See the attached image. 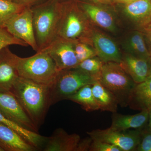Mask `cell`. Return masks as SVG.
I'll return each instance as SVG.
<instances>
[{
	"instance_id": "6da1fadb",
	"label": "cell",
	"mask_w": 151,
	"mask_h": 151,
	"mask_svg": "<svg viewBox=\"0 0 151 151\" xmlns=\"http://www.w3.org/2000/svg\"><path fill=\"white\" fill-rule=\"evenodd\" d=\"M11 92L38 131L51 106L50 86L19 76Z\"/></svg>"
},
{
	"instance_id": "7a4b0ae2",
	"label": "cell",
	"mask_w": 151,
	"mask_h": 151,
	"mask_svg": "<svg viewBox=\"0 0 151 151\" xmlns=\"http://www.w3.org/2000/svg\"><path fill=\"white\" fill-rule=\"evenodd\" d=\"M31 8L38 52L47 47L56 38L61 15V2L58 0H47Z\"/></svg>"
},
{
	"instance_id": "3957f363",
	"label": "cell",
	"mask_w": 151,
	"mask_h": 151,
	"mask_svg": "<svg viewBox=\"0 0 151 151\" xmlns=\"http://www.w3.org/2000/svg\"><path fill=\"white\" fill-rule=\"evenodd\" d=\"M61 2V15L56 37L73 42H85L87 34L86 15L76 0Z\"/></svg>"
},
{
	"instance_id": "277c9868",
	"label": "cell",
	"mask_w": 151,
	"mask_h": 151,
	"mask_svg": "<svg viewBox=\"0 0 151 151\" xmlns=\"http://www.w3.org/2000/svg\"><path fill=\"white\" fill-rule=\"evenodd\" d=\"M98 81L116 97L119 105H129L130 96L136 85L119 63H104Z\"/></svg>"
},
{
	"instance_id": "5b68a950",
	"label": "cell",
	"mask_w": 151,
	"mask_h": 151,
	"mask_svg": "<svg viewBox=\"0 0 151 151\" xmlns=\"http://www.w3.org/2000/svg\"><path fill=\"white\" fill-rule=\"evenodd\" d=\"M17 70L20 77L50 86L58 72L53 60L44 50L29 57H19Z\"/></svg>"
},
{
	"instance_id": "8992f818",
	"label": "cell",
	"mask_w": 151,
	"mask_h": 151,
	"mask_svg": "<svg viewBox=\"0 0 151 151\" xmlns=\"http://www.w3.org/2000/svg\"><path fill=\"white\" fill-rule=\"evenodd\" d=\"M97 81L89 73L77 68L58 71L54 81L50 86L51 105L68 100L83 86L92 85Z\"/></svg>"
},
{
	"instance_id": "52a82bcc",
	"label": "cell",
	"mask_w": 151,
	"mask_h": 151,
	"mask_svg": "<svg viewBox=\"0 0 151 151\" xmlns=\"http://www.w3.org/2000/svg\"><path fill=\"white\" fill-rule=\"evenodd\" d=\"M142 129L118 131L109 128L93 130L86 133L92 140L111 144L122 151H136L140 142Z\"/></svg>"
},
{
	"instance_id": "ba28073f",
	"label": "cell",
	"mask_w": 151,
	"mask_h": 151,
	"mask_svg": "<svg viewBox=\"0 0 151 151\" xmlns=\"http://www.w3.org/2000/svg\"><path fill=\"white\" fill-rule=\"evenodd\" d=\"M15 37L24 41L35 51H38L36 42L31 8L26 7L6 22L4 27Z\"/></svg>"
},
{
	"instance_id": "9c48e42d",
	"label": "cell",
	"mask_w": 151,
	"mask_h": 151,
	"mask_svg": "<svg viewBox=\"0 0 151 151\" xmlns=\"http://www.w3.org/2000/svg\"><path fill=\"white\" fill-rule=\"evenodd\" d=\"M42 50L46 52L51 57L58 71L76 67L79 63L76 56L73 42L56 37Z\"/></svg>"
},
{
	"instance_id": "30bf717a",
	"label": "cell",
	"mask_w": 151,
	"mask_h": 151,
	"mask_svg": "<svg viewBox=\"0 0 151 151\" xmlns=\"http://www.w3.org/2000/svg\"><path fill=\"white\" fill-rule=\"evenodd\" d=\"M0 112L21 127L38 132L37 129L12 92H0Z\"/></svg>"
},
{
	"instance_id": "8fae6325",
	"label": "cell",
	"mask_w": 151,
	"mask_h": 151,
	"mask_svg": "<svg viewBox=\"0 0 151 151\" xmlns=\"http://www.w3.org/2000/svg\"><path fill=\"white\" fill-rule=\"evenodd\" d=\"M18 58L8 47L0 50V92H11L19 76L17 70Z\"/></svg>"
},
{
	"instance_id": "7c38bea8",
	"label": "cell",
	"mask_w": 151,
	"mask_h": 151,
	"mask_svg": "<svg viewBox=\"0 0 151 151\" xmlns=\"http://www.w3.org/2000/svg\"><path fill=\"white\" fill-rule=\"evenodd\" d=\"M76 134H68L61 128L57 129L49 137H45L41 150L43 151H76L81 140Z\"/></svg>"
},
{
	"instance_id": "4fadbf2b",
	"label": "cell",
	"mask_w": 151,
	"mask_h": 151,
	"mask_svg": "<svg viewBox=\"0 0 151 151\" xmlns=\"http://www.w3.org/2000/svg\"><path fill=\"white\" fill-rule=\"evenodd\" d=\"M120 63L136 84L145 81L150 72L151 59L128 54L122 57Z\"/></svg>"
},
{
	"instance_id": "5bb4252c",
	"label": "cell",
	"mask_w": 151,
	"mask_h": 151,
	"mask_svg": "<svg viewBox=\"0 0 151 151\" xmlns=\"http://www.w3.org/2000/svg\"><path fill=\"white\" fill-rule=\"evenodd\" d=\"M92 40L96 54L102 62H121L122 55L117 45L111 38L97 32L92 35Z\"/></svg>"
},
{
	"instance_id": "9a60e30c",
	"label": "cell",
	"mask_w": 151,
	"mask_h": 151,
	"mask_svg": "<svg viewBox=\"0 0 151 151\" xmlns=\"http://www.w3.org/2000/svg\"><path fill=\"white\" fill-rule=\"evenodd\" d=\"M86 16L100 27L109 31L114 30L115 25L111 13L103 7L90 1L76 0ZM97 4V3H96Z\"/></svg>"
},
{
	"instance_id": "2e32d148",
	"label": "cell",
	"mask_w": 151,
	"mask_h": 151,
	"mask_svg": "<svg viewBox=\"0 0 151 151\" xmlns=\"http://www.w3.org/2000/svg\"><path fill=\"white\" fill-rule=\"evenodd\" d=\"M112 124L110 127L113 130L123 131L133 129H142L148 122L149 112L147 110H143L135 115H122L113 113Z\"/></svg>"
},
{
	"instance_id": "e0dca14e",
	"label": "cell",
	"mask_w": 151,
	"mask_h": 151,
	"mask_svg": "<svg viewBox=\"0 0 151 151\" xmlns=\"http://www.w3.org/2000/svg\"><path fill=\"white\" fill-rule=\"evenodd\" d=\"M0 146L6 151L37 150L11 128L0 124Z\"/></svg>"
},
{
	"instance_id": "ac0fdd59",
	"label": "cell",
	"mask_w": 151,
	"mask_h": 151,
	"mask_svg": "<svg viewBox=\"0 0 151 151\" xmlns=\"http://www.w3.org/2000/svg\"><path fill=\"white\" fill-rule=\"evenodd\" d=\"M128 106L133 110L140 111L151 108V72L145 81L135 85Z\"/></svg>"
},
{
	"instance_id": "d6986e66",
	"label": "cell",
	"mask_w": 151,
	"mask_h": 151,
	"mask_svg": "<svg viewBox=\"0 0 151 151\" xmlns=\"http://www.w3.org/2000/svg\"><path fill=\"white\" fill-rule=\"evenodd\" d=\"M119 4L122 6L127 16L132 19L146 24L145 25L151 21V0H136Z\"/></svg>"
},
{
	"instance_id": "ffe728a7",
	"label": "cell",
	"mask_w": 151,
	"mask_h": 151,
	"mask_svg": "<svg viewBox=\"0 0 151 151\" xmlns=\"http://www.w3.org/2000/svg\"><path fill=\"white\" fill-rule=\"evenodd\" d=\"M92 91L100 110L113 113L117 112L119 103L111 91L98 81L92 84Z\"/></svg>"
},
{
	"instance_id": "44dd1931",
	"label": "cell",
	"mask_w": 151,
	"mask_h": 151,
	"mask_svg": "<svg viewBox=\"0 0 151 151\" xmlns=\"http://www.w3.org/2000/svg\"><path fill=\"white\" fill-rule=\"evenodd\" d=\"M0 124L6 125L13 129L37 150L41 149L45 137L40 135L37 132L31 131L21 127L7 118L1 112H0Z\"/></svg>"
},
{
	"instance_id": "7402d4cb",
	"label": "cell",
	"mask_w": 151,
	"mask_h": 151,
	"mask_svg": "<svg viewBox=\"0 0 151 151\" xmlns=\"http://www.w3.org/2000/svg\"><path fill=\"white\" fill-rule=\"evenodd\" d=\"M68 100L78 103L83 110L87 112L100 110L92 93V85L83 86L75 94L68 97Z\"/></svg>"
},
{
	"instance_id": "603a6c76",
	"label": "cell",
	"mask_w": 151,
	"mask_h": 151,
	"mask_svg": "<svg viewBox=\"0 0 151 151\" xmlns=\"http://www.w3.org/2000/svg\"><path fill=\"white\" fill-rule=\"evenodd\" d=\"M128 46L131 54L134 56L151 59V55L146 47L142 35L139 32L133 34L128 41Z\"/></svg>"
},
{
	"instance_id": "cb8c5ba5",
	"label": "cell",
	"mask_w": 151,
	"mask_h": 151,
	"mask_svg": "<svg viewBox=\"0 0 151 151\" xmlns=\"http://www.w3.org/2000/svg\"><path fill=\"white\" fill-rule=\"evenodd\" d=\"M25 7L11 0H0V26L4 27L9 20Z\"/></svg>"
},
{
	"instance_id": "d4e9b609",
	"label": "cell",
	"mask_w": 151,
	"mask_h": 151,
	"mask_svg": "<svg viewBox=\"0 0 151 151\" xmlns=\"http://www.w3.org/2000/svg\"><path fill=\"white\" fill-rule=\"evenodd\" d=\"M103 63L99 58L92 57L79 63L76 68L89 73L98 81Z\"/></svg>"
},
{
	"instance_id": "484cf974",
	"label": "cell",
	"mask_w": 151,
	"mask_h": 151,
	"mask_svg": "<svg viewBox=\"0 0 151 151\" xmlns=\"http://www.w3.org/2000/svg\"><path fill=\"white\" fill-rule=\"evenodd\" d=\"M13 45L24 47L28 46L24 41L11 34L4 27L0 26V50L4 47Z\"/></svg>"
},
{
	"instance_id": "4316f807",
	"label": "cell",
	"mask_w": 151,
	"mask_h": 151,
	"mask_svg": "<svg viewBox=\"0 0 151 151\" xmlns=\"http://www.w3.org/2000/svg\"><path fill=\"white\" fill-rule=\"evenodd\" d=\"M73 46L76 56L79 63L85 60L94 57L95 55L94 50L89 47L85 42H73Z\"/></svg>"
},
{
	"instance_id": "83f0119b",
	"label": "cell",
	"mask_w": 151,
	"mask_h": 151,
	"mask_svg": "<svg viewBox=\"0 0 151 151\" xmlns=\"http://www.w3.org/2000/svg\"><path fill=\"white\" fill-rule=\"evenodd\" d=\"M142 137L137 151H151V129L148 126L142 129Z\"/></svg>"
},
{
	"instance_id": "f1b7e54d",
	"label": "cell",
	"mask_w": 151,
	"mask_h": 151,
	"mask_svg": "<svg viewBox=\"0 0 151 151\" xmlns=\"http://www.w3.org/2000/svg\"><path fill=\"white\" fill-rule=\"evenodd\" d=\"M89 151H122L121 149L116 146L105 142L94 140H92Z\"/></svg>"
},
{
	"instance_id": "f546056e",
	"label": "cell",
	"mask_w": 151,
	"mask_h": 151,
	"mask_svg": "<svg viewBox=\"0 0 151 151\" xmlns=\"http://www.w3.org/2000/svg\"><path fill=\"white\" fill-rule=\"evenodd\" d=\"M14 2L25 7H32L45 1L47 0H11Z\"/></svg>"
},
{
	"instance_id": "4dcf8cb0",
	"label": "cell",
	"mask_w": 151,
	"mask_h": 151,
	"mask_svg": "<svg viewBox=\"0 0 151 151\" xmlns=\"http://www.w3.org/2000/svg\"><path fill=\"white\" fill-rule=\"evenodd\" d=\"M92 142V139L89 137L83 139H81L78 143L76 151H89Z\"/></svg>"
},
{
	"instance_id": "1f68e13d",
	"label": "cell",
	"mask_w": 151,
	"mask_h": 151,
	"mask_svg": "<svg viewBox=\"0 0 151 151\" xmlns=\"http://www.w3.org/2000/svg\"><path fill=\"white\" fill-rule=\"evenodd\" d=\"M92 1L97 4H115L114 0H92Z\"/></svg>"
},
{
	"instance_id": "d6a6232c",
	"label": "cell",
	"mask_w": 151,
	"mask_h": 151,
	"mask_svg": "<svg viewBox=\"0 0 151 151\" xmlns=\"http://www.w3.org/2000/svg\"><path fill=\"white\" fill-rule=\"evenodd\" d=\"M115 4H125L132 2L136 0H114Z\"/></svg>"
},
{
	"instance_id": "836d02e7",
	"label": "cell",
	"mask_w": 151,
	"mask_h": 151,
	"mask_svg": "<svg viewBox=\"0 0 151 151\" xmlns=\"http://www.w3.org/2000/svg\"><path fill=\"white\" fill-rule=\"evenodd\" d=\"M149 112V119H148V126L151 129V108H150L148 110Z\"/></svg>"
},
{
	"instance_id": "e575fe53",
	"label": "cell",
	"mask_w": 151,
	"mask_h": 151,
	"mask_svg": "<svg viewBox=\"0 0 151 151\" xmlns=\"http://www.w3.org/2000/svg\"><path fill=\"white\" fill-rule=\"evenodd\" d=\"M60 2L65 1H70V0H58ZM80 1H90V0H80Z\"/></svg>"
},
{
	"instance_id": "d590c367",
	"label": "cell",
	"mask_w": 151,
	"mask_h": 151,
	"mask_svg": "<svg viewBox=\"0 0 151 151\" xmlns=\"http://www.w3.org/2000/svg\"><path fill=\"white\" fill-rule=\"evenodd\" d=\"M0 151H4V150L1 147V146H0Z\"/></svg>"
},
{
	"instance_id": "8d00e7d4",
	"label": "cell",
	"mask_w": 151,
	"mask_h": 151,
	"mask_svg": "<svg viewBox=\"0 0 151 151\" xmlns=\"http://www.w3.org/2000/svg\"><path fill=\"white\" fill-rule=\"evenodd\" d=\"M150 72H151V69H150Z\"/></svg>"
},
{
	"instance_id": "74e56055",
	"label": "cell",
	"mask_w": 151,
	"mask_h": 151,
	"mask_svg": "<svg viewBox=\"0 0 151 151\" xmlns=\"http://www.w3.org/2000/svg\"><path fill=\"white\" fill-rule=\"evenodd\" d=\"M150 29H151V28Z\"/></svg>"
}]
</instances>
